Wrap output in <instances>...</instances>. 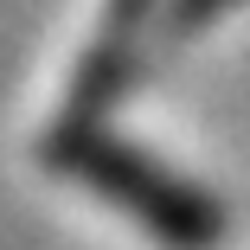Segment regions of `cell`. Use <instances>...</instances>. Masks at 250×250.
Returning a JSON list of instances; mask_svg holds the SVG:
<instances>
[{"label":"cell","instance_id":"obj_1","mask_svg":"<svg viewBox=\"0 0 250 250\" xmlns=\"http://www.w3.org/2000/svg\"><path fill=\"white\" fill-rule=\"evenodd\" d=\"M52 161L77 167V180H90L96 192H109L116 206H128L147 231H161L167 244H206L212 237V206L199 192H186L173 173H161L154 161H141L135 147L96 135L90 122H64L52 141Z\"/></svg>","mask_w":250,"mask_h":250},{"label":"cell","instance_id":"obj_2","mask_svg":"<svg viewBox=\"0 0 250 250\" xmlns=\"http://www.w3.org/2000/svg\"><path fill=\"white\" fill-rule=\"evenodd\" d=\"M141 20H147V0H116L103 32H96L90 58H83V77H77V103L64 122H90L96 109L122 90V77L135 71V45H141Z\"/></svg>","mask_w":250,"mask_h":250}]
</instances>
